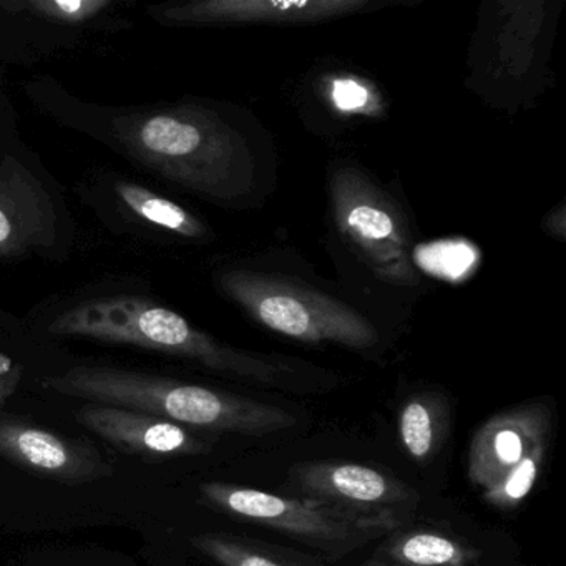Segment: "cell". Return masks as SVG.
Returning a JSON list of instances; mask_svg holds the SVG:
<instances>
[{
	"instance_id": "obj_1",
	"label": "cell",
	"mask_w": 566,
	"mask_h": 566,
	"mask_svg": "<svg viewBox=\"0 0 566 566\" xmlns=\"http://www.w3.org/2000/svg\"><path fill=\"white\" fill-rule=\"evenodd\" d=\"M51 331L61 336L88 337L168 354L213 373L283 392L316 394L339 384V377L306 360L228 346L191 326L180 314L140 297L88 301L59 316Z\"/></svg>"
},
{
	"instance_id": "obj_2",
	"label": "cell",
	"mask_w": 566,
	"mask_h": 566,
	"mask_svg": "<svg viewBox=\"0 0 566 566\" xmlns=\"http://www.w3.org/2000/svg\"><path fill=\"white\" fill-rule=\"evenodd\" d=\"M44 387L62 396L150 413L205 432L264 437L297 422L287 410L251 397L115 367H72L45 379Z\"/></svg>"
},
{
	"instance_id": "obj_3",
	"label": "cell",
	"mask_w": 566,
	"mask_h": 566,
	"mask_svg": "<svg viewBox=\"0 0 566 566\" xmlns=\"http://www.w3.org/2000/svg\"><path fill=\"white\" fill-rule=\"evenodd\" d=\"M118 137L142 164L218 201L243 200L254 187L247 138L198 108L122 118Z\"/></svg>"
},
{
	"instance_id": "obj_4",
	"label": "cell",
	"mask_w": 566,
	"mask_h": 566,
	"mask_svg": "<svg viewBox=\"0 0 566 566\" xmlns=\"http://www.w3.org/2000/svg\"><path fill=\"white\" fill-rule=\"evenodd\" d=\"M200 496L205 505L223 515L283 533L331 559L344 558L403 526L397 520L357 515L316 500L263 492L237 483H201Z\"/></svg>"
},
{
	"instance_id": "obj_5",
	"label": "cell",
	"mask_w": 566,
	"mask_h": 566,
	"mask_svg": "<svg viewBox=\"0 0 566 566\" xmlns=\"http://www.w3.org/2000/svg\"><path fill=\"white\" fill-rule=\"evenodd\" d=\"M224 293L268 329L306 344H339L370 349L379 343L376 327L333 296L280 276L230 271L220 280Z\"/></svg>"
},
{
	"instance_id": "obj_6",
	"label": "cell",
	"mask_w": 566,
	"mask_h": 566,
	"mask_svg": "<svg viewBox=\"0 0 566 566\" xmlns=\"http://www.w3.org/2000/svg\"><path fill=\"white\" fill-rule=\"evenodd\" d=\"M331 195L337 228L374 273L399 286L419 283L406 221L394 201L353 168L334 175Z\"/></svg>"
},
{
	"instance_id": "obj_7",
	"label": "cell",
	"mask_w": 566,
	"mask_h": 566,
	"mask_svg": "<svg viewBox=\"0 0 566 566\" xmlns=\"http://www.w3.org/2000/svg\"><path fill=\"white\" fill-rule=\"evenodd\" d=\"M283 495L316 500L357 515L382 516L406 525L420 495L397 476L360 463L300 462L291 467Z\"/></svg>"
},
{
	"instance_id": "obj_8",
	"label": "cell",
	"mask_w": 566,
	"mask_h": 566,
	"mask_svg": "<svg viewBox=\"0 0 566 566\" xmlns=\"http://www.w3.org/2000/svg\"><path fill=\"white\" fill-rule=\"evenodd\" d=\"M546 4H512L513 12L493 14L486 41H479L475 65L486 78V88L500 94L526 91V81L539 74L546 22Z\"/></svg>"
},
{
	"instance_id": "obj_9",
	"label": "cell",
	"mask_w": 566,
	"mask_h": 566,
	"mask_svg": "<svg viewBox=\"0 0 566 566\" xmlns=\"http://www.w3.org/2000/svg\"><path fill=\"white\" fill-rule=\"evenodd\" d=\"M0 457L31 473L67 483L94 482L114 473L97 449L11 416H0Z\"/></svg>"
},
{
	"instance_id": "obj_10",
	"label": "cell",
	"mask_w": 566,
	"mask_h": 566,
	"mask_svg": "<svg viewBox=\"0 0 566 566\" xmlns=\"http://www.w3.org/2000/svg\"><path fill=\"white\" fill-rule=\"evenodd\" d=\"M75 419L115 449L145 460L205 455L213 447V440L198 436L197 430L122 407L88 403Z\"/></svg>"
},
{
	"instance_id": "obj_11",
	"label": "cell",
	"mask_w": 566,
	"mask_h": 566,
	"mask_svg": "<svg viewBox=\"0 0 566 566\" xmlns=\"http://www.w3.org/2000/svg\"><path fill=\"white\" fill-rule=\"evenodd\" d=\"M552 423V409L543 402L522 403L490 417L470 442L467 460L470 483L475 489H490L539 440L549 439Z\"/></svg>"
},
{
	"instance_id": "obj_12",
	"label": "cell",
	"mask_w": 566,
	"mask_h": 566,
	"mask_svg": "<svg viewBox=\"0 0 566 566\" xmlns=\"http://www.w3.org/2000/svg\"><path fill=\"white\" fill-rule=\"evenodd\" d=\"M370 8V0H208L165 9L161 18L175 22L311 24Z\"/></svg>"
},
{
	"instance_id": "obj_13",
	"label": "cell",
	"mask_w": 566,
	"mask_h": 566,
	"mask_svg": "<svg viewBox=\"0 0 566 566\" xmlns=\"http://www.w3.org/2000/svg\"><path fill=\"white\" fill-rule=\"evenodd\" d=\"M363 566H473L482 549L433 528L396 530Z\"/></svg>"
},
{
	"instance_id": "obj_14",
	"label": "cell",
	"mask_w": 566,
	"mask_h": 566,
	"mask_svg": "<svg viewBox=\"0 0 566 566\" xmlns=\"http://www.w3.org/2000/svg\"><path fill=\"white\" fill-rule=\"evenodd\" d=\"M198 553L220 566H327L316 556L277 543L233 533H201L191 536Z\"/></svg>"
},
{
	"instance_id": "obj_15",
	"label": "cell",
	"mask_w": 566,
	"mask_h": 566,
	"mask_svg": "<svg viewBox=\"0 0 566 566\" xmlns=\"http://www.w3.org/2000/svg\"><path fill=\"white\" fill-rule=\"evenodd\" d=\"M449 402L442 394L410 397L399 413V437L410 459L426 465L439 452L449 432Z\"/></svg>"
},
{
	"instance_id": "obj_16",
	"label": "cell",
	"mask_w": 566,
	"mask_h": 566,
	"mask_svg": "<svg viewBox=\"0 0 566 566\" xmlns=\"http://www.w3.org/2000/svg\"><path fill=\"white\" fill-rule=\"evenodd\" d=\"M118 197L134 211L142 220L157 224L165 230L174 231L187 238L203 237L205 228L190 211L181 208L180 205L158 197L154 191L145 190L140 185L118 184Z\"/></svg>"
},
{
	"instance_id": "obj_17",
	"label": "cell",
	"mask_w": 566,
	"mask_h": 566,
	"mask_svg": "<svg viewBox=\"0 0 566 566\" xmlns=\"http://www.w3.org/2000/svg\"><path fill=\"white\" fill-rule=\"evenodd\" d=\"M548 446L549 439L539 440L502 479L496 480L490 489L483 490V500L499 510L518 506L530 495L542 475Z\"/></svg>"
},
{
	"instance_id": "obj_18",
	"label": "cell",
	"mask_w": 566,
	"mask_h": 566,
	"mask_svg": "<svg viewBox=\"0 0 566 566\" xmlns=\"http://www.w3.org/2000/svg\"><path fill=\"white\" fill-rule=\"evenodd\" d=\"M111 2L107 0H38L31 9L44 18L62 22H84L101 14Z\"/></svg>"
},
{
	"instance_id": "obj_19",
	"label": "cell",
	"mask_w": 566,
	"mask_h": 566,
	"mask_svg": "<svg viewBox=\"0 0 566 566\" xmlns=\"http://www.w3.org/2000/svg\"><path fill=\"white\" fill-rule=\"evenodd\" d=\"M331 98H333L336 108H339L340 112H347V114H357V112L367 114L370 104H373V95H370L369 88L360 84L359 81H354V78H339V81L334 82L333 87H331Z\"/></svg>"
},
{
	"instance_id": "obj_20",
	"label": "cell",
	"mask_w": 566,
	"mask_h": 566,
	"mask_svg": "<svg viewBox=\"0 0 566 566\" xmlns=\"http://www.w3.org/2000/svg\"><path fill=\"white\" fill-rule=\"evenodd\" d=\"M19 384V370L11 357L0 354V409L14 396Z\"/></svg>"
},
{
	"instance_id": "obj_21",
	"label": "cell",
	"mask_w": 566,
	"mask_h": 566,
	"mask_svg": "<svg viewBox=\"0 0 566 566\" xmlns=\"http://www.w3.org/2000/svg\"><path fill=\"white\" fill-rule=\"evenodd\" d=\"M12 231H14V224H12L11 218L0 208V247L11 240Z\"/></svg>"
}]
</instances>
